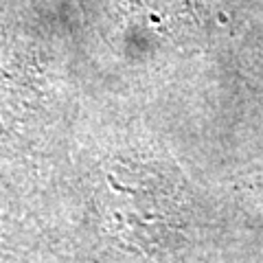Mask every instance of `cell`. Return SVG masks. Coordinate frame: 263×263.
<instances>
[{"instance_id": "6da1fadb", "label": "cell", "mask_w": 263, "mask_h": 263, "mask_svg": "<svg viewBox=\"0 0 263 263\" xmlns=\"http://www.w3.org/2000/svg\"><path fill=\"white\" fill-rule=\"evenodd\" d=\"M0 263H5V248H3V230H0Z\"/></svg>"}]
</instances>
